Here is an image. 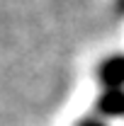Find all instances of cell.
Returning a JSON list of instances; mask_svg holds the SVG:
<instances>
[{
    "instance_id": "1",
    "label": "cell",
    "mask_w": 124,
    "mask_h": 126,
    "mask_svg": "<svg viewBox=\"0 0 124 126\" xmlns=\"http://www.w3.org/2000/svg\"><path fill=\"white\" fill-rule=\"evenodd\" d=\"M97 82L102 90H124V53H112L100 61Z\"/></svg>"
},
{
    "instance_id": "2",
    "label": "cell",
    "mask_w": 124,
    "mask_h": 126,
    "mask_svg": "<svg viewBox=\"0 0 124 126\" xmlns=\"http://www.w3.org/2000/svg\"><path fill=\"white\" fill-rule=\"evenodd\" d=\"M95 114L100 119H124V90H100Z\"/></svg>"
},
{
    "instance_id": "3",
    "label": "cell",
    "mask_w": 124,
    "mask_h": 126,
    "mask_svg": "<svg viewBox=\"0 0 124 126\" xmlns=\"http://www.w3.org/2000/svg\"><path fill=\"white\" fill-rule=\"evenodd\" d=\"M76 126H107V124H105V119H100V116H85V119H80Z\"/></svg>"
},
{
    "instance_id": "4",
    "label": "cell",
    "mask_w": 124,
    "mask_h": 126,
    "mask_svg": "<svg viewBox=\"0 0 124 126\" xmlns=\"http://www.w3.org/2000/svg\"><path fill=\"white\" fill-rule=\"evenodd\" d=\"M114 15L124 17V0H114Z\"/></svg>"
}]
</instances>
